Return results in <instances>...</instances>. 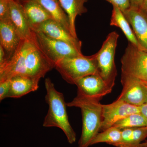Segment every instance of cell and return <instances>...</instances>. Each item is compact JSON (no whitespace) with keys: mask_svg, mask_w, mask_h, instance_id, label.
<instances>
[{"mask_svg":"<svg viewBox=\"0 0 147 147\" xmlns=\"http://www.w3.org/2000/svg\"><path fill=\"white\" fill-rule=\"evenodd\" d=\"M75 85L77 90L85 95L100 99L110 93L113 90L98 73L78 79Z\"/></svg>","mask_w":147,"mask_h":147,"instance_id":"10","label":"cell"},{"mask_svg":"<svg viewBox=\"0 0 147 147\" xmlns=\"http://www.w3.org/2000/svg\"><path fill=\"white\" fill-rule=\"evenodd\" d=\"M123 89L118 100L134 106H141L147 102V88L141 80L121 74Z\"/></svg>","mask_w":147,"mask_h":147,"instance_id":"8","label":"cell"},{"mask_svg":"<svg viewBox=\"0 0 147 147\" xmlns=\"http://www.w3.org/2000/svg\"><path fill=\"white\" fill-rule=\"evenodd\" d=\"M119 34L113 31L107 36L99 51L94 54L97 72L108 86L113 88L117 75L115 55Z\"/></svg>","mask_w":147,"mask_h":147,"instance_id":"5","label":"cell"},{"mask_svg":"<svg viewBox=\"0 0 147 147\" xmlns=\"http://www.w3.org/2000/svg\"><path fill=\"white\" fill-rule=\"evenodd\" d=\"M32 31L37 46L54 67L65 58L83 55L82 52L68 43L53 39L41 32Z\"/></svg>","mask_w":147,"mask_h":147,"instance_id":"6","label":"cell"},{"mask_svg":"<svg viewBox=\"0 0 147 147\" xmlns=\"http://www.w3.org/2000/svg\"><path fill=\"white\" fill-rule=\"evenodd\" d=\"M23 7L32 31L45 21L53 19L50 13L36 0H18Z\"/></svg>","mask_w":147,"mask_h":147,"instance_id":"15","label":"cell"},{"mask_svg":"<svg viewBox=\"0 0 147 147\" xmlns=\"http://www.w3.org/2000/svg\"><path fill=\"white\" fill-rule=\"evenodd\" d=\"M22 40L10 18L0 20V45L5 52L6 61L13 56Z\"/></svg>","mask_w":147,"mask_h":147,"instance_id":"12","label":"cell"},{"mask_svg":"<svg viewBox=\"0 0 147 147\" xmlns=\"http://www.w3.org/2000/svg\"><path fill=\"white\" fill-rule=\"evenodd\" d=\"M113 6L112 16L110 21V26L119 28L125 35L129 42L141 49L133 30L122 11L115 6Z\"/></svg>","mask_w":147,"mask_h":147,"instance_id":"18","label":"cell"},{"mask_svg":"<svg viewBox=\"0 0 147 147\" xmlns=\"http://www.w3.org/2000/svg\"><path fill=\"white\" fill-rule=\"evenodd\" d=\"M101 99L89 97L77 90V95L68 107L80 108L82 116V135L78 147H89L100 130L102 122V104Z\"/></svg>","mask_w":147,"mask_h":147,"instance_id":"2","label":"cell"},{"mask_svg":"<svg viewBox=\"0 0 147 147\" xmlns=\"http://www.w3.org/2000/svg\"><path fill=\"white\" fill-rule=\"evenodd\" d=\"M142 83L144 84L145 86H146L147 88V82H144V81H142Z\"/></svg>","mask_w":147,"mask_h":147,"instance_id":"31","label":"cell"},{"mask_svg":"<svg viewBox=\"0 0 147 147\" xmlns=\"http://www.w3.org/2000/svg\"><path fill=\"white\" fill-rule=\"evenodd\" d=\"M36 31L41 32L53 39L68 43L82 52V41L53 19L45 21L34 31Z\"/></svg>","mask_w":147,"mask_h":147,"instance_id":"13","label":"cell"},{"mask_svg":"<svg viewBox=\"0 0 147 147\" xmlns=\"http://www.w3.org/2000/svg\"><path fill=\"white\" fill-rule=\"evenodd\" d=\"M137 38L141 50L147 52V15L140 9L122 11Z\"/></svg>","mask_w":147,"mask_h":147,"instance_id":"11","label":"cell"},{"mask_svg":"<svg viewBox=\"0 0 147 147\" xmlns=\"http://www.w3.org/2000/svg\"><path fill=\"white\" fill-rule=\"evenodd\" d=\"M46 90L45 100L49 106L43 126L57 127L61 129L70 144L75 143L76 134L69 123L67 112V106L63 94L55 88L52 80L47 78L45 80Z\"/></svg>","mask_w":147,"mask_h":147,"instance_id":"3","label":"cell"},{"mask_svg":"<svg viewBox=\"0 0 147 147\" xmlns=\"http://www.w3.org/2000/svg\"><path fill=\"white\" fill-rule=\"evenodd\" d=\"M9 6L11 21L21 39L34 40L33 32L21 4L18 0H9Z\"/></svg>","mask_w":147,"mask_h":147,"instance_id":"14","label":"cell"},{"mask_svg":"<svg viewBox=\"0 0 147 147\" xmlns=\"http://www.w3.org/2000/svg\"><path fill=\"white\" fill-rule=\"evenodd\" d=\"M9 0H0V20L9 19Z\"/></svg>","mask_w":147,"mask_h":147,"instance_id":"23","label":"cell"},{"mask_svg":"<svg viewBox=\"0 0 147 147\" xmlns=\"http://www.w3.org/2000/svg\"><path fill=\"white\" fill-rule=\"evenodd\" d=\"M140 9L147 15V0H144Z\"/></svg>","mask_w":147,"mask_h":147,"instance_id":"29","label":"cell"},{"mask_svg":"<svg viewBox=\"0 0 147 147\" xmlns=\"http://www.w3.org/2000/svg\"><path fill=\"white\" fill-rule=\"evenodd\" d=\"M121 61V74L147 82V52L128 42Z\"/></svg>","mask_w":147,"mask_h":147,"instance_id":"7","label":"cell"},{"mask_svg":"<svg viewBox=\"0 0 147 147\" xmlns=\"http://www.w3.org/2000/svg\"><path fill=\"white\" fill-rule=\"evenodd\" d=\"M102 122L100 128L102 131L113 126L116 123L127 116L140 113L139 107L118 99L110 104L102 105Z\"/></svg>","mask_w":147,"mask_h":147,"instance_id":"9","label":"cell"},{"mask_svg":"<svg viewBox=\"0 0 147 147\" xmlns=\"http://www.w3.org/2000/svg\"><path fill=\"white\" fill-rule=\"evenodd\" d=\"M10 87V79L0 82V101L7 98Z\"/></svg>","mask_w":147,"mask_h":147,"instance_id":"24","label":"cell"},{"mask_svg":"<svg viewBox=\"0 0 147 147\" xmlns=\"http://www.w3.org/2000/svg\"><path fill=\"white\" fill-rule=\"evenodd\" d=\"M144 0H130V7L139 9L141 8Z\"/></svg>","mask_w":147,"mask_h":147,"instance_id":"26","label":"cell"},{"mask_svg":"<svg viewBox=\"0 0 147 147\" xmlns=\"http://www.w3.org/2000/svg\"><path fill=\"white\" fill-rule=\"evenodd\" d=\"M140 147H147V139L141 144Z\"/></svg>","mask_w":147,"mask_h":147,"instance_id":"30","label":"cell"},{"mask_svg":"<svg viewBox=\"0 0 147 147\" xmlns=\"http://www.w3.org/2000/svg\"><path fill=\"white\" fill-rule=\"evenodd\" d=\"M147 126V119L141 113H134L116 123L113 126L121 129Z\"/></svg>","mask_w":147,"mask_h":147,"instance_id":"21","label":"cell"},{"mask_svg":"<svg viewBox=\"0 0 147 147\" xmlns=\"http://www.w3.org/2000/svg\"><path fill=\"white\" fill-rule=\"evenodd\" d=\"M55 68L66 82L72 85L82 77L98 73L94 55L65 58L55 65Z\"/></svg>","mask_w":147,"mask_h":147,"instance_id":"4","label":"cell"},{"mask_svg":"<svg viewBox=\"0 0 147 147\" xmlns=\"http://www.w3.org/2000/svg\"><path fill=\"white\" fill-rule=\"evenodd\" d=\"M147 137V126L135 127L128 142L120 147H140Z\"/></svg>","mask_w":147,"mask_h":147,"instance_id":"22","label":"cell"},{"mask_svg":"<svg viewBox=\"0 0 147 147\" xmlns=\"http://www.w3.org/2000/svg\"><path fill=\"white\" fill-rule=\"evenodd\" d=\"M36 1L50 13L54 20L71 33L68 16L62 7L59 0Z\"/></svg>","mask_w":147,"mask_h":147,"instance_id":"19","label":"cell"},{"mask_svg":"<svg viewBox=\"0 0 147 147\" xmlns=\"http://www.w3.org/2000/svg\"><path fill=\"white\" fill-rule=\"evenodd\" d=\"M6 61V56L3 48L0 45V66L3 65Z\"/></svg>","mask_w":147,"mask_h":147,"instance_id":"27","label":"cell"},{"mask_svg":"<svg viewBox=\"0 0 147 147\" xmlns=\"http://www.w3.org/2000/svg\"><path fill=\"white\" fill-rule=\"evenodd\" d=\"M121 139V129L112 126L106 130L98 133L93 140L90 146L105 143L114 146L120 142Z\"/></svg>","mask_w":147,"mask_h":147,"instance_id":"20","label":"cell"},{"mask_svg":"<svg viewBox=\"0 0 147 147\" xmlns=\"http://www.w3.org/2000/svg\"><path fill=\"white\" fill-rule=\"evenodd\" d=\"M139 111L140 113L147 119V102L139 106Z\"/></svg>","mask_w":147,"mask_h":147,"instance_id":"28","label":"cell"},{"mask_svg":"<svg viewBox=\"0 0 147 147\" xmlns=\"http://www.w3.org/2000/svg\"><path fill=\"white\" fill-rule=\"evenodd\" d=\"M115 6L122 11L127 10L130 7V0H105Z\"/></svg>","mask_w":147,"mask_h":147,"instance_id":"25","label":"cell"},{"mask_svg":"<svg viewBox=\"0 0 147 147\" xmlns=\"http://www.w3.org/2000/svg\"><path fill=\"white\" fill-rule=\"evenodd\" d=\"M54 68L34 41L22 40L13 56L0 66V82L16 75L29 76L40 81Z\"/></svg>","mask_w":147,"mask_h":147,"instance_id":"1","label":"cell"},{"mask_svg":"<svg viewBox=\"0 0 147 147\" xmlns=\"http://www.w3.org/2000/svg\"><path fill=\"white\" fill-rule=\"evenodd\" d=\"M39 80L29 76L16 75L10 79V87L7 98H19L38 88Z\"/></svg>","mask_w":147,"mask_h":147,"instance_id":"16","label":"cell"},{"mask_svg":"<svg viewBox=\"0 0 147 147\" xmlns=\"http://www.w3.org/2000/svg\"><path fill=\"white\" fill-rule=\"evenodd\" d=\"M89 0H59L62 7L67 14L71 34L78 38L75 28V20L78 16L88 12L85 4Z\"/></svg>","mask_w":147,"mask_h":147,"instance_id":"17","label":"cell"}]
</instances>
